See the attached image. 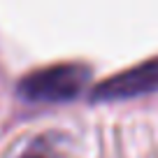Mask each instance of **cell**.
I'll list each match as a JSON object with an SVG mask.
<instances>
[{
    "mask_svg": "<svg viewBox=\"0 0 158 158\" xmlns=\"http://www.w3.org/2000/svg\"><path fill=\"white\" fill-rule=\"evenodd\" d=\"M89 81V68L77 63H63L30 72L16 86L19 95L28 102H68L84 91Z\"/></svg>",
    "mask_w": 158,
    "mask_h": 158,
    "instance_id": "obj_1",
    "label": "cell"
},
{
    "mask_svg": "<svg viewBox=\"0 0 158 158\" xmlns=\"http://www.w3.org/2000/svg\"><path fill=\"white\" fill-rule=\"evenodd\" d=\"M151 91H158V58L147 60L137 68L126 70V72L98 84L93 91V100H123L142 93H151Z\"/></svg>",
    "mask_w": 158,
    "mask_h": 158,
    "instance_id": "obj_2",
    "label": "cell"
},
{
    "mask_svg": "<svg viewBox=\"0 0 158 158\" xmlns=\"http://www.w3.org/2000/svg\"><path fill=\"white\" fill-rule=\"evenodd\" d=\"M30 158H42V156H30Z\"/></svg>",
    "mask_w": 158,
    "mask_h": 158,
    "instance_id": "obj_3",
    "label": "cell"
}]
</instances>
